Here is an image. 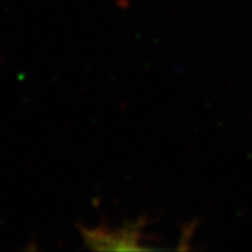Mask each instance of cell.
<instances>
[{"mask_svg": "<svg viewBox=\"0 0 252 252\" xmlns=\"http://www.w3.org/2000/svg\"><path fill=\"white\" fill-rule=\"evenodd\" d=\"M84 237L88 246L94 249H145L140 245V228L131 226L119 231H105V229H88L84 231Z\"/></svg>", "mask_w": 252, "mask_h": 252, "instance_id": "obj_1", "label": "cell"}]
</instances>
